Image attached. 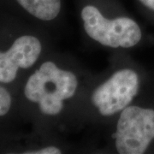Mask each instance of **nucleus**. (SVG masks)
Here are the masks:
<instances>
[{
	"mask_svg": "<svg viewBox=\"0 0 154 154\" xmlns=\"http://www.w3.org/2000/svg\"><path fill=\"white\" fill-rule=\"evenodd\" d=\"M119 154H143L154 140V110L128 105L118 114L113 134Z\"/></svg>",
	"mask_w": 154,
	"mask_h": 154,
	"instance_id": "3",
	"label": "nucleus"
},
{
	"mask_svg": "<svg viewBox=\"0 0 154 154\" xmlns=\"http://www.w3.org/2000/svg\"><path fill=\"white\" fill-rule=\"evenodd\" d=\"M63 152V150L57 146H47L39 149L28 151L25 153L28 154H61Z\"/></svg>",
	"mask_w": 154,
	"mask_h": 154,
	"instance_id": "7",
	"label": "nucleus"
},
{
	"mask_svg": "<svg viewBox=\"0 0 154 154\" xmlns=\"http://www.w3.org/2000/svg\"><path fill=\"white\" fill-rule=\"evenodd\" d=\"M42 52L41 41L33 35H22L6 51H0V82L16 80L20 69H27L35 64Z\"/></svg>",
	"mask_w": 154,
	"mask_h": 154,
	"instance_id": "5",
	"label": "nucleus"
},
{
	"mask_svg": "<svg viewBox=\"0 0 154 154\" xmlns=\"http://www.w3.org/2000/svg\"><path fill=\"white\" fill-rule=\"evenodd\" d=\"M79 81L76 74L58 66L53 61H45L28 79L24 94L38 105L42 114L57 116L65 104L76 94Z\"/></svg>",
	"mask_w": 154,
	"mask_h": 154,
	"instance_id": "1",
	"label": "nucleus"
},
{
	"mask_svg": "<svg viewBox=\"0 0 154 154\" xmlns=\"http://www.w3.org/2000/svg\"><path fill=\"white\" fill-rule=\"evenodd\" d=\"M139 90V75L132 69L122 68L95 88L91 104L99 115L110 117L131 105Z\"/></svg>",
	"mask_w": 154,
	"mask_h": 154,
	"instance_id": "4",
	"label": "nucleus"
},
{
	"mask_svg": "<svg viewBox=\"0 0 154 154\" xmlns=\"http://www.w3.org/2000/svg\"><path fill=\"white\" fill-rule=\"evenodd\" d=\"M83 28L90 38L109 48H132L142 38L138 23L126 16L108 18L99 0H79Z\"/></svg>",
	"mask_w": 154,
	"mask_h": 154,
	"instance_id": "2",
	"label": "nucleus"
},
{
	"mask_svg": "<svg viewBox=\"0 0 154 154\" xmlns=\"http://www.w3.org/2000/svg\"><path fill=\"white\" fill-rule=\"evenodd\" d=\"M11 96L7 89L0 86V116L6 115L11 107Z\"/></svg>",
	"mask_w": 154,
	"mask_h": 154,
	"instance_id": "6",
	"label": "nucleus"
},
{
	"mask_svg": "<svg viewBox=\"0 0 154 154\" xmlns=\"http://www.w3.org/2000/svg\"><path fill=\"white\" fill-rule=\"evenodd\" d=\"M138 1L141 5L154 12V0H138Z\"/></svg>",
	"mask_w": 154,
	"mask_h": 154,
	"instance_id": "8",
	"label": "nucleus"
}]
</instances>
